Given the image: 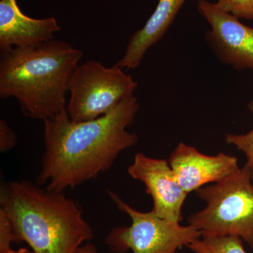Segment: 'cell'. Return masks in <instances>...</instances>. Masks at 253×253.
Segmentation results:
<instances>
[{"label":"cell","mask_w":253,"mask_h":253,"mask_svg":"<svg viewBox=\"0 0 253 253\" xmlns=\"http://www.w3.org/2000/svg\"><path fill=\"white\" fill-rule=\"evenodd\" d=\"M139 107L134 94L96 119L74 122L65 110L43 121L45 151L36 184L63 192L107 171L122 151L139 141L126 128Z\"/></svg>","instance_id":"obj_1"},{"label":"cell","mask_w":253,"mask_h":253,"mask_svg":"<svg viewBox=\"0 0 253 253\" xmlns=\"http://www.w3.org/2000/svg\"><path fill=\"white\" fill-rule=\"evenodd\" d=\"M0 208L9 217L15 243L35 253H76L94 236L76 201L26 180L5 183Z\"/></svg>","instance_id":"obj_2"},{"label":"cell","mask_w":253,"mask_h":253,"mask_svg":"<svg viewBox=\"0 0 253 253\" xmlns=\"http://www.w3.org/2000/svg\"><path fill=\"white\" fill-rule=\"evenodd\" d=\"M66 42L1 51L0 97H14L27 117L45 121L66 110L68 81L83 57Z\"/></svg>","instance_id":"obj_3"},{"label":"cell","mask_w":253,"mask_h":253,"mask_svg":"<svg viewBox=\"0 0 253 253\" xmlns=\"http://www.w3.org/2000/svg\"><path fill=\"white\" fill-rule=\"evenodd\" d=\"M206 207L188 217L201 236H236L253 251V181L248 165L196 191Z\"/></svg>","instance_id":"obj_4"},{"label":"cell","mask_w":253,"mask_h":253,"mask_svg":"<svg viewBox=\"0 0 253 253\" xmlns=\"http://www.w3.org/2000/svg\"><path fill=\"white\" fill-rule=\"evenodd\" d=\"M137 86L118 65L107 68L99 61H86L75 68L68 81V116L74 122H83L104 116L134 95Z\"/></svg>","instance_id":"obj_5"},{"label":"cell","mask_w":253,"mask_h":253,"mask_svg":"<svg viewBox=\"0 0 253 253\" xmlns=\"http://www.w3.org/2000/svg\"><path fill=\"white\" fill-rule=\"evenodd\" d=\"M117 208L131 219L128 226H118L110 231L105 243L113 252L123 253H175L178 249L201 237V233L191 225L182 226L158 217L152 211H136L118 194L107 190Z\"/></svg>","instance_id":"obj_6"},{"label":"cell","mask_w":253,"mask_h":253,"mask_svg":"<svg viewBox=\"0 0 253 253\" xmlns=\"http://www.w3.org/2000/svg\"><path fill=\"white\" fill-rule=\"evenodd\" d=\"M198 9L209 23L205 40L217 59L237 71L253 70V27L208 0H199Z\"/></svg>","instance_id":"obj_7"},{"label":"cell","mask_w":253,"mask_h":253,"mask_svg":"<svg viewBox=\"0 0 253 253\" xmlns=\"http://www.w3.org/2000/svg\"><path fill=\"white\" fill-rule=\"evenodd\" d=\"M127 172L146 186V192L153 200L151 211L156 215L172 222H181L188 194L178 182L169 161L138 153Z\"/></svg>","instance_id":"obj_8"},{"label":"cell","mask_w":253,"mask_h":253,"mask_svg":"<svg viewBox=\"0 0 253 253\" xmlns=\"http://www.w3.org/2000/svg\"><path fill=\"white\" fill-rule=\"evenodd\" d=\"M169 163L178 182L188 194L222 181L240 168L236 156L223 152L208 156L183 142L173 150Z\"/></svg>","instance_id":"obj_9"},{"label":"cell","mask_w":253,"mask_h":253,"mask_svg":"<svg viewBox=\"0 0 253 253\" xmlns=\"http://www.w3.org/2000/svg\"><path fill=\"white\" fill-rule=\"evenodd\" d=\"M60 30L54 17L35 19L23 14L16 0L0 1V52L39 45L53 40Z\"/></svg>","instance_id":"obj_10"},{"label":"cell","mask_w":253,"mask_h":253,"mask_svg":"<svg viewBox=\"0 0 253 253\" xmlns=\"http://www.w3.org/2000/svg\"><path fill=\"white\" fill-rule=\"evenodd\" d=\"M186 0H158L154 13L141 29L131 36L126 52L116 65L134 69L140 65L146 51L163 39Z\"/></svg>","instance_id":"obj_11"},{"label":"cell","mask_w":253,"mask_h":253,"mask_svg":"<svg viewBox=\"0 0 253 253\" xmlns=\"http://www.w3.org/2000/svg\"><path fill=\"white\" fill-rule=\"evenodd\" d=\"M194 253H248L236 236H201L187 246Z\"/></svg>","instance_id":"obj_12"},{"label":"cell","mask_w":253,"mask_h":253,"mask_svg":"<svg viewBox=\"0 0 253 253\" xmlns=\"http://www.w3.org/2000/svg\"><path fill=\"white\" fill-rule=\"evenodd\" d=\"M248 109L253 116V99L248 104ZM225 141L226 144L236 146L239 151L244 153L247 159L246 164L251 170L253 181V128L246 134H226Z\"/></svg>","instance_id":"obj_13"},{"label":"cell","mask_w":253,"mask_h":253,"mask_svg":"<svg viewBox=\"0 0 253 253\" xmlns=\"http://www.w3.org/2000/svg\"><path fill=\"white\" fill-rule=\"evenodd\" d=\"M215 3L239 19L253 20V0H217Z\"/></svg>","instance_id":"obj_14"},{"label":"cell","mask_w":253,"mask_h":253,"mask_svg":"<svg viewBox=\"0 0 253 253\" xmlns=\"http://www.w3.org/2000/svg\"><path fill=\"white\" fill-rule=\"evenodd\" d=\"M15 243L12 224L6 212L0 208V252L11 249Z\"/></svg>","instance_id":"obj_15"},{"label":"cell","mask_w":253,"mask_h":253,"mask_svg":"<svg viewBox=\"0 0 253 253\" xmlns=\"http://www.w3.org/2000/svg\"><path fill=\"white\" fill-rule=\"evenodd\" d=\"M17 142V135L4 120H0V151L6 152L14 148Z\"/></svg>","instance_id":"obj_16"},{"label":"cell","mask_w":253,"mask_h":253,"mask_svg":"<svg viewBox=\"0 0 253 253\" xmlns=\"http://www.w3.org/2000/svg\"><path fill=\"white\" fill-rule=\"evenodd\" d=\"M76 253H102L98 251L97 248L94 244L91 243H86V244L83 245L81 247L78 249L77 252ZM107 253H117L116 252Z\"/></svg>","instance_id":"obj_17"},{"label":"cell","mask_w":253,"mask_h":253,"mask_svg":"<svg viewBox=\"0 0 253 253\" xmlns=\"http://www.w3.org/2000/svg\"><path fill=\"white\" fill-rule=\"evenodd\" d=\"M0 253H35L33 251H31V250L26 249V248H21V249H19L18 250H14L12 249H10L9 250H6V251H2V252H0Z\"/></svg>","instance_id":"obj_18"},{"label":"cell","mask_w":253,"mask_h":253,"mask_svg":"<svg viewBox=\"0 0 253 253\" xmlns=\"http://www.w3.org/2000/svg\"><path fill=\"white\" fill-rule=\"evenodd\" d=\"M175 253H178V252H176Z\"/></svg>","instance_id":"obj_19"}]
</instances>
